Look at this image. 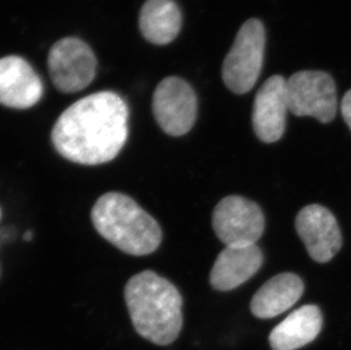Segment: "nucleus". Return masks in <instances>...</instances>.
<instances>
[{
    "label": "nucleus",
    "instance_id": "nucleus-1",
    "mask_svg": "<svg viewBox=\"0 0 351 350\" xmlns=\"http://www.w3.org/2000/svg\"><path fill=\"white\" fill-rule=\"evenodd\" d=\"M129 137V107L113 91L84 97L57 119L51 141L62 157L81 165L113 161Z\"/></svg>",
    "mask_w": 351,
    "mask_h": 350
},
{
    "label": "nucleus",
    "instance_id": "nucleus-7",
    "mask_svg": "<svg viewBox=\"0 0 351 350\" xmlns=\"http://www.w3.org/2000/svg\"><path fill=\"white\" fill-rule=\"evenodd\" d=\"M213 229L226 246L256 245L265 229V218L256 202L240 196H229L216 205Z\"/></svg>",
    "mask_w": 351,
    "mask_h": 350
},
{
    "label": "nucleus",
    "instance_id": "nucleus-13",
    "mask_svg": "<svg viewBox=\"0 0 351 350\" xmlns=\"http://www.w3.org/2000/svg\"><path fill=\"white\" fill-rule=\"evenodd\" d=\"M304 282L293 273H282L263 284L252 299L254 316L262 320L273 318L288 311L304 294Z\"/></svg>",
    "mask_w": 351,
    "mask_h": 350
},
{
    "label": "nucleus",
    "instance_id": "nucleus-8",
    "mask_svg": "<svg viewBox=\"0 0 351 350\" xmlns=\"http://www.w3.org/2000/svg\"><path fill=\"white\" fill-rule=\"evenodd\" d=\"M153 112L160 129L171 137H182L195 126L198 100L184 80L169 76L157 86Z\"/></svg>",
    "mask_w": 351,
    "mask_h": 350
},
{
    "label": "nucleus",
    "instance_id": "nucleus-3",
    "mask_svg": "<svg viewBox=\"0 0 351 350\" xmlns=\"http://www.w3.org/2000/svg\"><path fill=\"white\" fill-rule=\"evenodd\" d=\"M91 220L104 239L131 256L153 254L162 242L158 222L122 192H107L99 197Z\"/></svg>",
    "mask_w": 351,
    "mask_h": 350
},
{
    "label": "nucleus",
    "instance_id": "nucleus-9",
    "mask_svg": "<svg viewBox=\"0 0 351 350\" xmlns=\"http://www.w3.org/2000/svg\"><path fill=\"white\" fill-rule=\"evenodd\" d=\"M295 230L309 256L328 263L341 249L342 235L335 215L323 206H306L295 218Z\"/></svg>",
    "mask_w": 351,
    "mask_h": 350
},
{
    "label": "nucleus",
    "instance_id": "nucleus-15",
    "mask_svg": "<svg viewBox=\"0 0 351 350\" xmlns=\"http://www.w3.org/2000/svg\"><path fill=\"white\" fill-rule=\"evenodd\" d=\"M139 27L149 43L167 45L181 30V10L173 0H147L140 10Z\"/></svg>",
    "mask_w": 351,
    "mask_h": 350
},
{
    "label": "nucleus",
    "instance_id": "nucleus-11",
    "mask_svg": "<svg viewBox=\"0 0 351 350\" xmlns=\"http://www.w3.org/2000/svg\"><path fill=\"white\" fill-rule=\"evenodd\" d=\"M43 86L36 71L20 56L0 60V104L10 108L27 109L39 103Z\"/></svg>",
    "mask_w": 351,
    "mask_h": 350
},
{
    "label": "nucleus",
    "instance_id": "nucleus-12",
    "mask_svg": "<svg viewBox=\"0 0 351 350\" xmlns=\"http://www.w3.org/2000/svg\"><path fill=\"white\" fill-rule=\"evenodd\" d=\"M263 253L257 245L226 246L216 258L209 277L215 290L230 291L240 287L262 268Z\"/></svg>",
    "mask_w": 351,
    "mask_h": 350
},
{
    "label": "nucleus",
    "instance_id": "nucleus-5",
    "mask_svg": "<svg viewBox=\"0 0 351 350\" xmlns=\"http://www.w3.org/2000/svg\"><path fill=\"white\" fill-rule=\"evenodd\" d=\"M289 112L295 116H312L323 124L337 115L338 100L335 80L323 71H300L287 80Z\"/></svg>",
    "mask_w": 351,
    "mask_h": 350
},
{
    "label": "nucleus",
    "instance_id": "nucleus-17",
    "mask_svg": "<svg viewBox=\"0 0 351 350\" xmlns=\"http://www.w3.org/2000/svg\"><path fill=\"white\" fill-rule=\"evenodd\" d=\"M31 238H32V232L27 231V233H25V235H24V239H25L27 242H30Z\"/></svg>",
    "mask_w": 351,
    "mask_h": 350
},
{
    "label": "nucleus",
    "instance_id": "nucleus-10",
    "mask_svg": "<svg viewBox=\"0 0 351 350\" xmlns=\"http://www.w3.org/2000/svg\"><path fill=\"white\" fill-rule=\"evenodd\" d=\"M287 80L273 75L256 95L252 108V128L259 140L272 143L281 139L287 126Z\"/></svg>",
    "mask_w": 351,
    "mask_h": 350
},
{
    "label": "nucleus",
    "instance_id": "nucleus-4",
    "mask_svg": "<svg viewBox=\"0 0 351 350\" xmlns=\"http://www.w3.org/2000/svg\"><path fill=\"white\" fill-rule=\"evenodd\" d=\"M266 31L262 21L250 19L242 24L223 63V81L228 89L245 95L254 88L262 73Z\"/></svg>",
    "mask_w": 351,
    "mask_h": 350
},
{
    "label": "nucleus",
    "instance_id": "nucleus-18",
    "mask_svg": "<svg viewBox=\"0 0 351 350\" xmlns=\"http://www.w3.org/2000/svg\"><path fill=\"white\" fill-rule=\"evenodd\" d=\"M0 218H1V211H0Z\"/></svg>",
    "mask_w": 351,
    "mask_h": 350
},
{
    "label": "nucleus",
    "instance_id": "nucleus-2",
    "mask_svg": "<svg viewBox=\"0 0 351 350\" xmlns=\"http://www.w3.org/2000/svg\"><path fill=\"white\" fill-rule=\"evenodd\" d=\"M133 327L143 339L169 346L182 330V296L176 285L154 271L140 272L124 290Z\"/></svg>",
    "mask_w": 351,
    "mask_h": 350
},
{
    "label": "nucleus",
    "instance_id": "nucleus-6",
    "mask_svg": "<svg viewBox=\"0 0 351 350\" xmlns=\"http://www.w3.org/2000/svg\"><path fill=\"white\" fill-rule=\"evenodd\" d=\"M48 70L58 91L79 93L96 76V56L84 41L69 36L58 40L51 47L48 54Z\"/></svg>",
    "mask_w": 351,
    "mask_h": 350
},
{
    "label": "nucleus",
    "instance_id": "nucleus-14",
    "mask_svg": "<svg viewBox=\"0 0 351 350\" xmlns=\"http://www.w3.org/2000/svg\"><path fill=\"white\" fill-rule=\"evenodd\" d=\"M323 327V315L316 305H305L282 320L269 334L273 350H297L317 338Z\"/></svg>",
    "mask_w": 351,
    "mask_h": 350
},
{
    "label": "nucleus",
    "instance_id": "nucleus-16",
    "mask_svg": "<svg viewBox=\"0 0 351 350\" xmlns=\"http://www.w3.org/2000/svg\"><path fill=\"white\" fill-rule=\"evenodd\" d=\"M342 117L351 130V90L346 93L341 102Z\"/></svg>",
    "mask_w": 351,
    "mask_h": 350
}]
</instances>
